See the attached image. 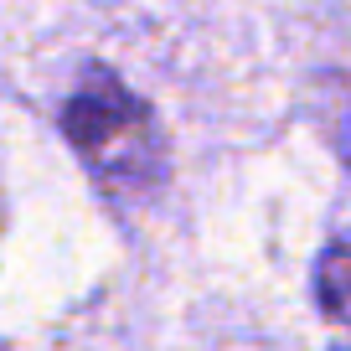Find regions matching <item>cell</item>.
Here are the masks:
<instances>
[{"label": "cell", "mask_w": 351, "mask_h": 351, "mask_svg": "<svg viewBox=\"0 0 351 351\" xmlns=\"http://www.w3.org/2000/svg\"><path fill=\"white\" fill-rule=\"evenodd\" d=\"M62 130L77 160L114 202H145L165 176V134L150 104L134 99L109 67H88L62 104Z\"/></svg>", "instance_id": "1"}]
</instances>
